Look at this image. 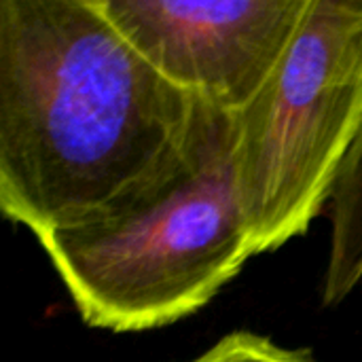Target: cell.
<instances>
[{"mask_svg":"<svg viewBox=\"0 0 362 362\" xmlns=\"http://www.w3.org/2000/svg\"><path fill=\"white\" fill-rule=\"evenodd\" d=\"M235 115L202 102L159 180L106 214L38 238L81 320L138 333L206 308L255 255L238 199Z\"/></svg>","mask_w":362,"mask_h":362,"instance_id":"2","label":"cell"},{"mask_svg":"<svg viewBox=\"0 0 362 362\" xmlns=\"http://www.w3.org/2000/svg\"><path fill=\"white\" fill-rule=\"evenodd\" d=\"M189 362H316L310 352L286 350L267 337L238 331Z\"/></svg>","mask_w":362,"mask_h":362,"instance_id":"6","label":"cell"},{"mask_svg":"<svg viewBox=\"0 0 362 362\" xmlns=\"http://www.w3.org/2000/svg\"><path fill=\"white\" fill-rule=\"evenodd\" d=\"M172 85L242 112L282 62L308 0H95Z\"/></svg>","mask_w":362,"mask_h":362,"instance_id":"4","label":"cell"},{"mask_svg":"<svg viewBox=\"0 0 362 362\" xmlns=\"http://www.w3.org/2000/svg\"><path fill=\"white\" fill-rule=\"evenodd\" d=\"M199 108L95 0H0V210L34 238L159 180Z\"/></svg>","mask_w":362,"mask_h":362,"instance_id":"1","label":"cell"},{"mask_svg":"<svg viewBox=\"0 0 362 362\" xmlns=\"http://www.w3.org/2000/svg\"><path fill=\"white\" fill-rule=\"evenodd\" d=\"M331 214V248L322 282V303L339 305L362 280V125L339 170Z\"/></svg>","mask_w":362,"mask_h":362,"instance_id":"5","label":"cell"},{"mask_svg":"<svg viewBox=\"0 0 362 362\" xmlns=\"http://www.w3.org/2000/svg\"><path fill=\"white\" fill-rule=\"evenodd\" d=\"M362 125V0H308L278 68L235 115L233 174L255 255L303 235Z\"/></svg>","mask_w":362,"mask_h":362,"instance_id":"3","label":"cell"}]
</instances>
